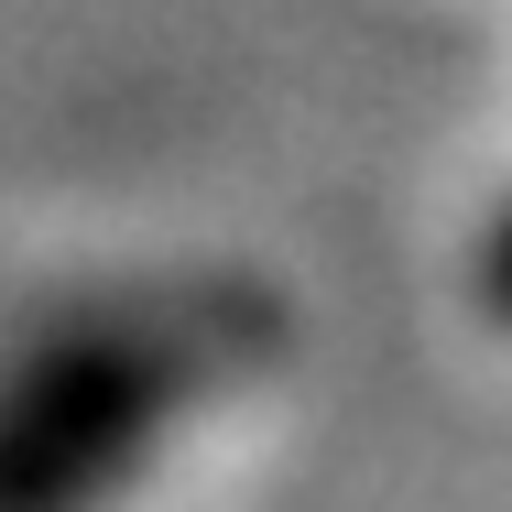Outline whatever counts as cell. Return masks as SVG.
Wrapping results in <instances>:
<instances>
[{
	"mask_svg": "<svg viewBox=\"0 0 512 512\" xmlns=\"http://www.w3.org/2000/svg\"><path fill=\"white\" fill-rule=\"evenodd\" d=\"M273 338L240 284L55 306L0 349V512H120Z\"/></svg>",
	"mask_w": 512,
	"mask_h": 512,
	"instance_id": "1",
	"label": "cell"
},
{
	"mask_svg": "<svg viewBox=\"0 0 512 512\" xmlns=\"http://www.w3.org/2000/svg\"><path fill=\"white\" fill-rule=\"evenodd\" d=\"M469 295H480V316L512 338V197L480 218V251H469Z\"/></svg>",
	"mask_w": 512,
	"mask_h": 512,
	"instance_id": "2",
	"label": "cell"
}]
</instances>
